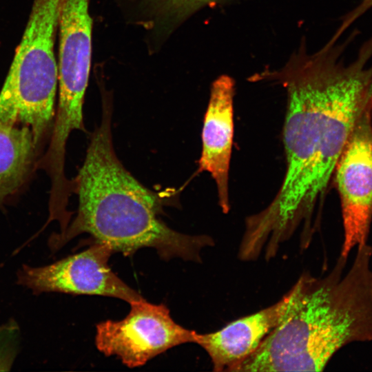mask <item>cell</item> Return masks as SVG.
<instances>
[{"label":"cell","instance_id":"cell-6","mask_svg":"<svg viewBox=\"0 0 372 372\" xmlns=\"http://www.w3.org/2000/svg\"><path fill=\"white\" fill-rule=\"evenodd\" d=\"M130 304V312L123 319L96 324L95 344L105 355H115L134 368L174 347L195 343L197 332L177 324L166 305L145 299Z\"/></svg>","mask_w":372,"mask_h":372},{"label":"cell","instance_id":"cell-2","mask_svg":"<svg viewBox=\"0 0 372 372\" xmlns=\"http://www.w3.org/2000/svg\"><path fill=\"white\" fill-rule=\"evenodd\" d=\"M372 247L340 256L324 277L303 273L285 295L278 324L229 372L320 371L341 348L372 341Z\"/></svg>","mask_w":372,"mask_h":372},{"label":"cell","instance_id":"cell-13","mask_svg":"<svg viewBox=\"0 0 372 372\" xmlns=\"http://www.w3.org/2000/svg\"><path fill=\"white\" fill-rule=\"evenodd\" d=\"M372 8V0H362L355 8L347 14L338 30L344 32L358 19Z\"/></svg>","mask_w":372,"mask_h":372},{"label":"cell","instance_id":"cell-3","mask_svg":"<svg viewBox=\"0 0 372 372\" xmlns=\"http://www.w3.org/2000/svg\"><path fill=\"white\" fill-rule=\"evenodd\" d=\"M112 103L103 97L100 125L94 132L83 165L72 180L78 196L77 214L61 234L49 239L56 251L79 234L109 246L114 253L133 255L141 248L154 249L161 258H178L201 262L203 249L214 245L207 235H188L169 227L158 216L165 203L160 194L140 183L114 152Z\"/></svg>","mask_w":372,"mask_h":372},{"label":"cell","instance_id":"cell-4","mask_svg":"<svg viewBox=\"0 0 372 372\" xmlns=\"http://www.w3.org/2000/svg\"><path fill=\"white\" fill-rule=\"evenodd\" d=\"M62 0H33L0 91V121L28 126L36 145L52 132L58 68L54 45Z\"/></svg>","mask_w":372,"mask_h":372},{"label":"cell","instance_id":"cell-9","mask_svg":"<svg viewBox=\"0 0 372 372\" xmlns=\"http://www.w3.org/2000/svg\"><path fill=\"white\" fill-rule=\"evenodd\" d=\"M234 81L221 75L212 83L202 131L203 149L199 172H209L216 182L219 205L229 209V169L234 132Z\"/></svg>","mask_w":372,"mask_h":372},{"label":"cell","instance_id":"cell-10","mask_svg":"<svg viewBox=\"0 0 372 372\" xmlns=\"http://www.w3.org/2000/svg\"><path fill=\"white\" fill-rule=\"evenodd\" d=\"M286 302L276 303L231 322L218 331L196 333L195 343L209 356L214 371H227L253 353L278 324Z\"/></svg>","mask_w":372,"mask_h":372},{"label":"cell","instance_id":"cell-5","mask_svg":"<svg viewBox=\"0 0 372 372\" xmlns=\"http://www.w3.org/2000/svg\"><path fill=\"white\" fill-rule=\"evenodd\" d=\"M90 0H62L58 21L59 101L51 134L57 144L67 143L75 130L85 132L83 107L92 60Z\"/></svg>","mask_w":372,"mask_h":372},{"label":"cell","instance_id":"cell-1","mask_svg":"<svg viewBox=\"0 0 372 372\" xmlns=\"http://www.w3.org/2000/svg\"><path fill=\"white\" fill-rule=\"evenodd\" d=\"M343 48L330 40L308 54L302 44L280 69L253 76L279 82L287 95L285 176L274 200L250 219L256 235L273 247L309 217L356 121L372 102V37L347 64Z\"/></svg>","mask_w":372,"mask_h":372},{"label":"cell","instance_id":"cell-12","mask_svg":"<svg viewBox=\"0 0 372 372\" xmlns=\"http://www.w3.org/2000/svg\"><path fill=\"white\" fill-rule=\"evenodd\" d=\"M37 148L28 126L0 122V205L27 179Z\"/></svg>","mask_w":372,"mask_h":372},{"label":"cell","instance_id":"cell-11","mask_svg":"<svg viewBox=\"0 0 372 372\" xmlns=\"http://www.w3.org/2000/svg\"><path fill=\"white\" fill-rule=\"evenodd\" d=\"M124 15L150 43L164 46L190 17L225 0H116Z\"/></svg>","mask_w":372,"mask_h":372},{"label":"cell","instance_id":"cell-8","mask_svg":"<svg viewBox=\"0 0 372 372\" xmlns=\"http://www.w3.org/2000/svg\"><path fill=\"white\" fill-rule=\"evenodd\" d=\"M112 254L109 246L94 242L87 249L48 265H23L17 274V284L34 294L101 296L129 304L144 299L112 271L108 260Z\"/></svg>","mask_w":372,"mask_h":372},{"label":"cell","instance_id":"cell-7","mask_svg":"<svg viewBox=\"0 0 372 372\" xmlns=\"http://www.w3.org/2000/svg\"><path fill=\"white\" fill-rule=\"evenodd\" d=\"M344 240L340 255L367 243L372 218V102L364 110L335 167Z\"/></svg>","mask_w":372,"mask_h":372}]
</instances>
